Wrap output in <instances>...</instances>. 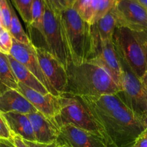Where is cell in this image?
Here are the masks:
<instances>
[{
    "instance_id": "obj_1",
    "label": "cell",
    "mask_w": 147,
    "mask_h": 147,
    "mask_svg": "<svg viewBox=\"0 0 147 147\" xmlns=\"http://www.w3.org/2000/svg\"><path fill=\"white\" fill-rule=\"evenodd\" d=\"M66 73L67 86L63 93L77 97H90L117 94L120 90L103 67L89 61L79 65L70 63Z\"/></svg>"
},
{
    "instance_id": "obj_2",
    "label": "cell",
    "mask_w": 147,
    "mask_h": 147,
    "mask_svg": "<svg viewBox=\"0 0 147 147\" xmlns=\"http://www.w3.org/2000/svg\"><path fill=\"white\" fill-rule=\"evenodd\" d=\"M95 119L102 127L108 144L114 147H131L147 128V119L125 105Z\"/></svg>"
},
{
    "instance_id": "obj_3",
    "label": "cell",
    "mask_w": 147,
    "mask_h": 147,
    "mask_svg": "<svg viewBox=\"0 0 147 147\" xmlns=\"http://www.w3.org/2000/svg\"><path fill=\"white\" fill-rule=\"evenodd\" d=\"M61 21L71 63L75 65L86 63L95 50L91 25L72 7L62 10Z\"/></svg>"
},
{
    "instance_id": "obj_4",
    "label": "cell",
    "mask_w": 147,
    "mask_h": 147,
    "mask_svg": "<svg viewBox=\"0 0 147 147\" xmlns=\"http://www.w3.org/2000/svg\"><path fill=\"white\" fill-rule=\"evenodd\" d=\"M59 112L53 119L59 128L71 125L105 138L101 126L80 98L63 93L59 96Z\"/></svg>"
},
{
    "instance_id": "obj_5",
    "label": "cell",
    "mask_w": 147,
    "mask_h": 147,
    "mask_svg": "<svg viewBox=\"0 0 147 147\" xmlns=\"http://www.w3.org/2000/svg\"><path fill=\"white\" fill-rule=\"evenodd\" d=\"M145 32H135L116 27L113 40L120 55L140 79L147 71L146 60L143 40Z\"/></svg>"
},
{
    "instance_id": "obj_6",
    "label": "cell",
    "mask_w": 147,
    "mask_h": 147,
    "mask_svg": "<svg viewBox=\"0 0 147 147\" xmlns=\"http://www.w3.org/2000/svg\"><path fill=\"white\" fill-rule=\"evenodd\" d=\"M40 35L46 44L44 48L67 68L71 60L63 36L61 13H56L46 4Z\"/></svg>"
},
{
    "instance_id": "obj_7",
    "label": "cell",
    "mask_w": 147,
    "mask_h": 147,
    "mask_svg": "<svg viewBox=\"0 0 147 147\" xmlns=\"http://www.w3.org/2000/svg\"><path fill=\"white\" fill-rule=\"evenodd\" d=\"M119 57L121 64V77L120 90L118 95L127 107L147 119V93L141 79L133 72L120 55Z\"/></svg>"
},
{
    "instance_id": "obj_8",
    "label": "cell",
    "mask_w": 147,
    "mask_h": 147,
    "mask_svg": "<svg viewBox=\"0 0 147 147\" xmlns=\"http://www.w3.org/2000/svg\"><path fill=\"white\" fill-rule=\"evenodd\" d=\"M117 27L147 32V9L136 0H116L112 9Z\"/></svg>"
},
{
    "instance_id": "obj_9",
    "label": "cell",
    "mask_w": 147,
    "mask_h": 147,
    "mask_svg": "<svg viewBox=\"0 0 147 147\" xmlns=\"http://www.w3.org/2000/svg\"><path fill=\"white\" fill-rule=\"evenodd\" d=\"M35 52L41 70L50 86L63 94L67 86L66 69L57 58L43 47H35Z\"/></svg>"
},
{
    "instance_id": "obj_10",
    "label": "cell",
    "mask_w": 147,
    "mask_h": 147,
    "mask_svg": "<svg viewBox=\"0 0 147 147\" xmlns=\"http://www.w3.org/2000/svg\"><path fill=\"white\" fill-rule=\"evenodd\" d=\"M10 55L23 65L27 70H30L44 86L48 93L56 96H60V94L50 86L45 75L43 74L39 64L35 47L33 43H30V45L22 44L13 39L12 47L10 50Z\"/></svg>"
},
{
    "instance_id": "obj_11",
    "label": "cell",
    "mask_w": 147,
    "mask_h": 147,
    "mask_svg": "<svg viewBox=\"0 0 147 147\" xmlns=\"http://www.w3.org/2000/svg\"><path fill=\"white\" fill-rule=\"evenodd\" d=\"M88 61L103 67L120 88L121 64L113 40H106L97 43L95 45L93 55Z\"/></svg>"
},
{
    "instance_id": "obj_12",
    "label": "cell",
    "mask_w": 147,
    "mask_h": 147,
    "mask_svg": "<svg viewBox=\"0 0 147 147\" xmlns=\"http://www.w3.org/2000/svg\"><path fill=\"white\" fill-rule=\"evenodd\" d=\"M57 143L66 147H107L108 145L102 136L71 125L59 128Z\"/></svg>"
},
{
    "instance_id": "obj_13",
    "label": "cell",
    "mask_w": 147,
    "mask_h": 147,
    "mask_svg": "<svg viewBox=\"0 0 147 147\" xmlns=\"http://www.w3.org/2000/svg\"><path fill=\"white\" fill-rule=\"evenodd\" d=\"M18 91L27 99L37 111L54 121L53 119L59 110V96H56L50 93L43 95L19 82Z\"/></svg>"
},
{
    "instance_id": "obj_14",
    "label": "cell",
    "mask_w": 147,
    "mask_h": 147,
    "mask_svg": "<svg viewBox=\"0 0 147 147\" xmlns=\"http://www.w3.org/2000/svg\"><path fill=\"white\" fill-rule=\"evenodd\" d=\"M116 0H76L74 8L78 14L90 25L112 9Z\"/></svg>"
},
{
    "instance_id": "obj_15",
    "label": "cell",
    "mask_w": 147,
    "mask_h": 147,
    "mask_svg": "<svg viewBox=\"0 0 147 147\" xmlns=\"http://www.w3.org/2000/svg\"><path fill=\"white\" fill-rule=\"evenodd\" d=\"M27 115L32 124L36 142L44 144L57 142L59 128L53 121L37 111Z\"/></svg>"
},
{
    "instance_id": "obj_16",
    "label": "cell",
    "mask_w": 147,
    "mask_h": 147,
    "mask_svg": "<svg viewBox=\"0 0 147 147\" xmlns=\"http://www.w3.org/2000/svg\"><path fill=\"white\" fill-rule=\"evenodd\" d=\"M36 111L33 105L18 90L8 89L0 94V112L1 113L17 112L29 114Z\"/></svg>"
},
{
    "instance_id": "obj_17",
    "label": "cell",
    "mask_w": 147,
    "mask_h": 147,
    "mask_svg": "<svg viewBox=\"0 0 147 147\" xmlns=\"http://www.w3.org/2000/svg\"><path fill=\"white\" fill-rule=\"evenodd\" d=\"M2 115L13 135L20 136L23 140L36 142L32 124L27 114L10 112Z\"/></svg>"
},
{
    "instance_id": "obj_18",
    "label": "cell",
    "mask_w": 147,
    "mask_h": 147,
    "mask_svg": "<svg viewBox=\"0 0 147 147\" xmlns=\"http://www.w3.org/2000/svg\"><path fill=\"white\" fill-rule=\"evenodd\" d=\"M116 27V19L112 10L95 24H92L91 30L93 37L94 48L95 45L99 42L112 40Z\"/></svg>"
},
{
    "instance_id": "obj_19",
    "label": "cell",
    "mask_w": 147,
    "mask_h": 147,
    "mask_svg": "<svg viewBox=\"0 0 147 147\" xmlns=\"http://www.w3.org/2000/svg\"><path fill=\"white\" fill-rule=\"evenodd\" d=\"M8 57L14 76L19 83L25 85L27 87L39 92L43 95L48 93L47 89L30 70H27L23 65L17 61L10 55H8Z\"/></svg>"
},
{
    "instance_id": "obj_20",
    "label": "cell",
    "mask_w": 147,
    "mask_h": 147,
    "mask_svg": "<svg viewBox=\"0 0 147 147\" xmlns=\"http://www.w3.org/2000/svg\"><path fill=\"white\" fill-rule=\"evenodd\" d=\"M8 89L18 90V81L10 65L8 55L0 53V93Z\"/></svg>"
},
{
    "instance_id": "obj_21",
    "label": "cell",
    "mask_w": 147,
    "mask_h": 147,
    "mask_svg": "<svg viewBox=\"0 0 147 147\" xmlns=\"http://www.w3.org/2000/svg\"><path fill=\"white\" fill-rule=\"evenodd\" d=\"M10 9H11V22H10L9 31H10L12 37L19 42L25 45H30V43H32L30 38L23 30L18 17L16 14L15 11L11 4H10Z\"/></svg>"
},
{
    "instance_id": "obj_22",
    "label": "cell",
    "mask_w": 147,
    "mask_h": 147,
    "mask_svg": "<svg viewBox=\"0 0 147 147\" xmlns=\"http://www.w3.org/2000/svg\"><path fill=\"white\" fill-rule=\"evenodd\" d=\"M44 7L45 3L43 0H33V1L31 9L32 22L31 24L27 27L30 32L36 31L40 34L42 29Z\"/></svg>"
},
{
    "instance_id": "obj_23",
    "label": "cell",
    "mask_w": 147,
    "mask_h": 147,
    "mask_svg": "<svg viewBox=\"0 0 147 147\" xmlns=\"http://www.w3.org/2000/svg\"><path fill=\"white\" fill-rule=\"evenodd\" d=\"M27 27L32 22L31 9L33 0H11Z\"/></svg>"
},
{
    "instance_id": "obj_24",
    "label": "cell",
    "mask_w": 147,
    "mask_h": 147,
    "mask_svg": "<svg viewBox=\"0 0 147 147\" xmlns=\"http://www.w3.org/2000/svg\"><path fill=\"white\" fill-rule=\"evenodd\" d=\"M13 38L10 31L4 27L0 29V53L10 55Z\"/></svg>"
},
{
    "instance_id": "obj_25",
    "label": "cell",
    "mask_w": 147,
    "mask_h": 147,
    "mask_svg": "<svg viewBox=\"0 0 147 147\" xmlns=\"http://www.w3.org/2000/svg\"><path fill=\"white\" fill-rule=\"evenodd\" d=\"M0 9L2 17L3 27L9 30L11 22V9L8 0H0Z\"/></svg>"
},
{
    "instance_id": "obj_26",
    "label": "cell",
    "mask_w": 147,
    "mask_h": 147,
    "mask_svg": "<svg viewBox=\"0 0 147 147\" xmlns=\"http://www.w3.org/2000/svg\"><path fill=\"white\" fill-rule=\"evenodd\" d=\"M13 134L10 131L2 113L0 112V139L11 140Z\"/></svg>"
},
{
    "instance_id": "obj_27",
    "label": "cell",
    "mask_w": 147,
    "mask_h": 147,
    "mask_svg": "<svg viewBox=\"0 0 147 147\" xmlns=\"http://www.w3.org/2000/svg\"><path fill=\"white\" fill-rule=\"evenodd\" d=\"M45 4L48 6L51 9L60 14L62 10L66 8V6L63 0H43Z\"/></svg>"
},
{
    "instance_id": "obj_28",
    "label": "cell",
    "mask_w": 147,
    "mask_h": 147,
    "mask_svg": "<svg viewBox=\"0 0 147 147\" xmlns=\"http://www.w3.org/2000/svg\"><path fill=\"white\" fill-rule=\"evenodd\" d=\"M131 147H147V128L138 136V139Z\"/></svg>"
},
{
    "instance_id": "obj_29",
    "label": "cell",
    "mask_w": 147,
    "mask_h": 147,
    "mask_svg": "<svg viewBox=\"0 0 147 147\" xmlns=\"http://www.w3.org/2000/svg\"><path fill=\"white\" fill-rule=\"evenodd\" d=\"M27 147H56L59 146L57 142H54L52 144H44L39 143L37 142H30V141L23 140Z\"/></svg>"
},
{
    "instance_id": "obj_30",
    "label": "cell",
    "mask_w": 147,
    "mask_h": 147,
    "mask_svg": "<svg viewBox=\"0 0 147 147\" xmlns=\"http://www.w3.org/2000/svg\"><path fill=\"white\" fill-rule=\"evenodd\" d=\"M12 140L16 147H27V145L24 142V141H23V139L20 136H17V135H13Z\"/></svg>"
},
{
    "instance_id": "obj_31",
    "label": "cell",
    "mask_w": 147,
    "mask_h": 147,
    "mask_svg": "<svg viewBox=\"0 0 147 147\" xmlns=\"http://www.w3.org/2000/svg\"><path fill=\"white\" fill-rule=\"evenodd\" d=\"M0 147H16V146L14 145L12 139L8 140L0 139Z\"/></svg>"
},
{
    "instance_id": "obj_32",
    "label": "cell",
    "mask_w": 147,
    "mask_h": 147,
    "mask_svg": "<svg viewBox=\"0 0 147 147\" xmlns=\"http://www.w3.org/2000/svg\"><path fill=\"white\" fill-rule=\"evenodd\" d=\"M143 45H144V51L146 55V60L147 65V32H145L144 34V40H143Z\"/></svg>"
},
{
    "instance_id": "obj_33",
    "label": "cell",
    "mask_w": 147,
    "mask_h": 147,
    "mask_svg": "<svg viewBox=\"0 0 147 147\" xmlns=\"http://www.w3.org/2000/svg\"><path fill=\"white\" fill-rule=\"evenodd\" d=\"M141 83H142L143 86H144V89H145L146 92L147 93V71L146 72L145 74L143 76V77L141 78Z\"/></svg>"
},
{
    "instance_id": "obj_34",
    "label": "cell",
    "mask_w": 147,
    "mask_h": 147,
    "mask_svg": "<svg viewBox=\"0 0 147 147\" xmlns=\"http://www.w3.org/2000/svg\"><path fill=\"white\" fill-rule=\"evenodd\" d=\"M63 1L66 4V7H72L74 0H63Z\"/></svg>"
},
{
    "instance_id": "obj_35",
    "label": "cell",
    "mask_w": 147,
    "mask_h": 147,
    "mask_svg": "<svg viewBox=\"0 0 147 147\" xmlns=\"http://www.w3.org/2000/svg\"><path fill=\"white\" fill-rule=\"evenodd\" d=\"M136 1H138L141 4H142L146 9H147V0H136Z\"/></svg>"
},
{
    "instance_id": "obj_36",
    "label": "cell",
    "mask_w": 147,
    "mask_h": 147,
    "mask_svg": "<svg viewBox=\"0 0 147 147\" xmlns=\"http://www.w3.org/2000/svg\"><path fill=\"white\" fill-rule=\"evenodd\" d=\"M0 22L2 24V17H1V9H0ZM3 25V24H2Z\"/></svg>"
},
{
    "instance_id": "obj_37",
    "label": "cell",
    "mask_w": 147,
    "mask_h": 147,
    "mask_svg": "<svg viewBox=\"0 0 147 147\" xmlns=\"http://www.w3.org/2000/svg\"><path fill=\"white\" fill-rule=\"evenodd\" d=\"M64 147H66V146H64ZM107 147H114V146H112V145L108 144V146H107Z\"/></svg>"
},
{
    "instance_id": "obj_38",
    "label": "cell",
    "mask_w": 147,
    "mask_h": 147,
    "mask_svg": "<svg viewBox=\"0 0 147 147\" xmlns=\"http://www.w3.org/2000/svg\"><path fill=\"white\" fill-rule=\"evenodd\" d=\"M56 147H64V146H61V145H59V146H56Z\"/></svg>"
},
{
    "instance_id": "obj_39",
    "label": "cell",
    "mask_w": 147,
    "mask_h": 147,
    "mask_svg": "<svg viewBox=\"0 0 147 147\" xmlns=\"http://www.w3.org/2000/svg\"><path fill=\"white\" fill-rule=\"evenodd\" d=\"M0 94H1V93H0Z\"/></svg>"
}]
</instances>
